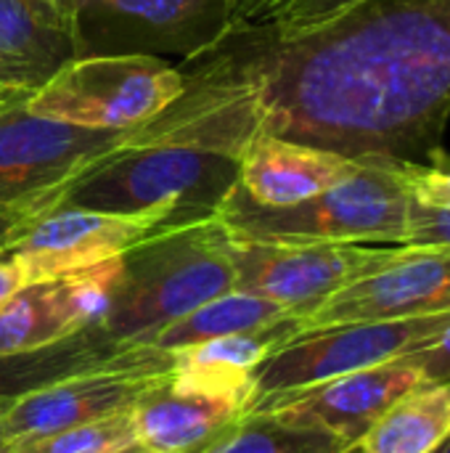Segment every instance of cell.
<instances>
[{
  "instance_id": "33",
  "label": "cell",
  "mask_w": 450,
  "mask_h": 453,
  "mask_svg": "<svg viewBox=\"0 0 450 453\" xmlns=\"http://www.w3.org/2000/svg\"><path fill=\"white\" fill-rule=\"evenodd\" d=\"M117 453H151L149 449H143L141 443L138 446H133V449H125V451H117Z\"/></svg>"
},
{
  "instance_id": "1",
  "label": "cell",
  "mask_w": 450,
  "mask_h": 453,
  "mask_svg": "<svg viewBox=\"0 0 450 453\" xmlns=\"http://www.w3.org/2000/svg\"><path fill=\"white\" fill-rule=\"evenodd\" d=\"M183 96L135 146H194L236 159L276 135L350 159L427 162L450 117V0H366L300 35L236 24L183 61Z\"/></svg>"
},
{
  "instance_id": "17",
  "label": "cell",
  "mask_w": 450,
  "mask_h": 453,
  "mask_svg": "<svg viewBox=\"0 0 450 453\" xmlns=\"http://www.w3.org/2000/svg\"><path fill=\"white\" fill-rule=\"evenodd\" d=\"M247 411L228 398L175 388L170 377L146 390L130 409L135 438L151 453H202Z\"/></svg>"
},
{
  "instance_id": "16",
  "label": "cell",
  "mask_w": 450,
  "mask_h": 453,
  "mask_svg": "<svg viewBox=\"0 0 450 453\" xmlns=\"http://www.w3.org/2000/svg\"><path fill=\"white\" fill-rule=\"evenodd\" d=\"M77 58L69 0H0V72L21 90L40 88Z\"/></svg>"
},
{
  "instance_id": "5",
  "label": "cell",
  "mask_w": 450,
  "mask_h": 453,
  "mask_svg": "<svg viewBox=\"0 0 450 453\" xmlns=\"http://www.w3.org/2000/svg\"><path fill=\"white\" fill-rule=\"evenodd\" d=\"M186 90L180 66L156 56H80L34 88L32 114L85 127L135 130L156 119Z\"/></svg>"
},
{
  "instance_id": "18",
  "label": "cell",
  "mask_w": 450,
  "mask_h": 453,
  "mask_svg": "<svg viewBox=\"0 0 450 453\" xmlns=\"http://www.w3.org/2000/svg\"><path fill=\"white\" fill-rule=\"evenodd\" d=\"M300 329H302V319L292 316L265 329L239 332L217 340H207L194 348H183L175 353L170 382L183 390L228 398L252 409L255 369Z\"/></svg>"
},
{
  "instance_id": "19",
  "label": "cell",
  "mask_w": 450,
  "mask_h": 453,
  "mask_svg": "<svg viewBox=\"0 0 450 453\" xmlns=\"http://www.w3.org/2000/svg\"><path fill=\"white\" fill-rule=\"evenodd\" d=\"M130 348L133 345L114 342L98 324H93L42 348L0 353V406H8L61 380L109 366Z\"/></svg>"
},
{
  "instance_id": "20",
  "label": "cell",
  "mask_w": 450,
  "mask_h": 453,
  "mask_svg": "<svg viewBox=\"0 0 450 453\" xmlns=\"http://www.w3.org/2000/svg\"><path fill=\"white\" fill-rule=\"evenodd\" d=\"M450 435V385H419L395 401L355 453H430Z\"/></svg>"
},
{
  "instance_id": "7",
  "label": "cell",
  "mask_w": 450,
  "mask_h": 453,
  "mask_svg": "<svg viewBox=\"0 0 450 453\" xmlns=\"http://www.w3.org/2000/svg\"><path fill=\"white\" fill-rule=\"evenodd\" d=\"M448 324L450 313H438L400 321H358L300 329L255 369L252 406L273 395L297 393L416 353L435 342Z\"/></svg>"
},
{
  "instance_id": "9",
  "label": "cell",
  "mask_w": 450,
  "mask_h": 453,
  "mask_svg": "<svg viewBox=\"0 0 450 453\" xmlns=\"http://www.w3.org/2000/svg\"><path fill=\"white\" fill-rule=\"evenodd\" d=\"M398 244L257 242L233 236V289L271 300L305 319L350 281L377 271Z\"/></svg>"
},
{
  "instance_id": "35",
  "label": "cell",
  "mask_w": 450,
  "mask_h": 453,
  "mask_svg": "<svg viewBox=\"0 0 450 453\" xmlns=\"http://www.w3.org/2000/svg\"><path fill=\"white\" fill-rule=\"evenodd\" d=\"M13 98H16V96H13ZM5 101H11V98H0V106H3V104H5Z\"/></svg>"
},
{
  "instance_id": "36",
  "label": "cell",
  "mask_w": 450,
  "mask_h": 453,
  "mask_svg": "<svg viewBox=\"0 0 450 453\" xmlns=\"http://www.w3.org/2000/svg\"><path fill=\"white\" fill-rule=\"evenodd\" d=\"M0 453H3V449H0Z\"/></svg>"
},
{
  "instance_id": "8",
  "label": "cell",
  "mask_w": 450,
  "mask_h": 453,
  "mask_svg": "<svg viewBox=\"0 0 450 453\" xmlns=\"http://www.w3.org/2000/svg\"><path fill=\"white\" fill-rule=\"evenodd\" d=\"M80 56H175L191 61L231 29L233 0H69Z\"/></svg>"
},
{
  "instance_id": "10",
  "label": "cell",
  "mask_w": 450,
  "mask_h": 453,
  "mask_svg": "<svg viewBox=\"0 0 450 453\" xmlns=\"http://www.w3.org/2000/svg\"><path fill=\"white\" fill-rule=\"evenodd\" d=\"M172 364L175 353L156 350L151 345H133L109 366L29 393L8 403L3 411V443L69 430L130 411L146 390L172 374Z\"/></svg>"
},
{
  "instance_id": "27",
  "label": "cell",
  "mask_w": 450,
  "mask_h": 453,
  "mask_svg": "<svg viewBox=\"0 0 450 453\" xmlns=\"http://www.w3.org/2000/svg\"><path fill=\"white\" fill-rule=\"evenodd\" d=\"M408 361L422 372L424 385H450V324L435 342L408 353Z\"/></svg>"
},
{
  "instance_id": "30",
  "label": "cell",
  "mask_w": 450,
  "mask_h": 453,
  "mask_svg": "<svg viewBox=\"0 0 450 453\" xmlns=\"http://www.w3.org/2000/svg\"><path fill=\"white\" fill-rule=\"evenodd\" d=\"M268 0H233V5H236V16H233V24H239V21H244V19H249L260 5H265Z\"/></svg>"
},
{
  "instance_id": "22",
  "label": "cell",
  "mask_w": 450,
  "mask_h": 453,
  "mask_svg": "<svg viewBox=\"0 0 450 453\" xmlns=\"http://www.w3.org/2000/svg\"><path fill=\"white\" fill-rule=\"evenodd\" d=\"M358 449L316 427L289 425L268 411H247L202 453H355Z\"/></svg>"
},
{
  "instance_id": "21",
  "label": "cell",
  "mask_w": 450,
  "mask_h": 453,
  "mask_svg": "<svg viewBox=\"0 0 450 453\" xmlns=\"http://www.w3.org/2000/svg\"><path fill=\"white\" fill-rule=\"evenodd\" d=\"M284 319H292V313L286 308H281L271 300L231 289V292L194 308L183 319L167 324L162 332H156L149 340V345L156 350L178 353L183 348H194L207 340L252 332V329H265Z\"/></svg>"
},
{
  "instance_id": "25",
  "label": "cell",
  "mask_w": 450,
  "mask_h": 453,
  "mask_svg": "<svg viewBox=\"0 0 450 453\" xmlns=\"http://www.w3.org/2000/svg\"><path fill=\"white\" fill-rule=\"evenodd\" d=\"M398 173L411 196L450 207V157L440 149L427 162H398Z\"/></svg>"
},
{
  "instance_id": "23",
  "label": "cell",
  "mask_w": 450,
  "mask_h": 453,
  "mask_svg": "<svg viewBox=\"0 0 450 453\" xmlns=\"http://www.w3.org/2000/svg\"><path fill=\"white\" fill-rule=\"evenodd\" d=\"M133 446H138L133 414L122 411L90 425L5 443L3 453H117Z\"/></svg>"
},
{
  "instance_id": "28",
  "label": "cell",
  "mask_w": 450,
  "mask_h": 453,
  "mask_svg": "<svg viewBox=\"0 0 450 453\" xmlns=\"http://www.w3.org/2000/svg\"><path fill=\"white\" fill-rule=\"evenodd\" d=\"M21 287H27L24 268H21L16 252L5 244V247H0V305L8 303Z\"/></svg>"
},
{
  "instance_id": "2",
  "label": "cell",
  "mask_w": 450,
  "mask_h": 453,
  "mask_svg": "<svg viewBox=\"0 0 450 453\" xmlns=\"http://www.w3.org/2000/svg\"><path fill=\"white\" fill-rule=\"evenodd\" d=\"M233 234L220 212L172 223L130 247L98 326L122 345H149L167 324L233 289Z\"/></svg>"
},
{
  "instance_id": "12",
  "label": "cell",
  "mask_w": 450,
  "mask_h": 453,
  "mask_svg": "<svg viewBox=\"0 0 450 453\" xmlns=\"http://www.w3.org/2000/svg\"><path fill=\"white\" fill-rule=\"evenodd\" d=\"M450 313V250L398 247L377 271L350 281L302 319V329Z\"/></svg>"
},
{
  "instance_id": "24",
  "label": "cell",
  "mask_w": 450,
  "mask_h": 453,
  "mask_svg": "<svg viewBox=\"0 0 450 453\" xmlns=\"http://www.w3.org/2000/svg\"><path fill=\"white\" fill-rule=\"evenodd\" d=\"M363 3L366 0H268L249 19H244L239 24H263L271 32L286 37V35H300V32L316 29Z\"/></svg>"
},
{
  "instance_id": "15",
  "label": "cell",
  "mask_w": 450,
  "mask_h": 453,
  "mask_svg": "<svg viewBox=\"0 0 450 453\" xmlns=\"http://www.w3.org/2000/svg\"><path fill=\"white\" fill-rule=\"evenodd\" d=\"M236 165L239 188L249 202L292 207L350 178L361 159L276 135H255L236 154Z\"/></svg>"
},
{
  "instance_id": "14",
  "label": "cell",
  "mask_w": 450,
  "mask_h": 453,
  "mask_svg": "<svg viewBox=\"0 0 450 453\" xmlns=\"http://www.w3.org/2000/svg\"><path fill=\"white\" fill-rule=\"evenodd\" d=\"M119 257L61 279L21 287L0 305V353L42 348L98 324L122 271Z\"/></svg>"
},
{
  "instance_id": "32",
  "label": "cell",
  "mask_w": 450,
  "mask_h": 453,
  "mask_svg": "<svg viewBox=\"0 0 450 453\" xmlns=\"http://www.w3.org/2000/svg\"><path fill=\"white\" fill-rule=\"evenodd\" d=\"M430 453H450V435L443 441V443H440V446H438V449H435V451H430Z\"/></svg>"
},
{
  "instance_id": "31",
  "label": "cell",
  "mask_w": 450,
  "mask_h": 453,
  "mask_svg": "<svg viewBox=\"0 0 450 453\" xmlns=\"http://www.w3.org/2000/svg\"><path fill=\"white\" fill-rule=\"evenodd\" d=\"M21 93H29V90H21V88H16L3 72H0V98H13V96H21Z\"/></svg>"
},
{
  "instance_id": "3",
  "label": "cell",
  "mask_w": 450,
  "mask_h": 453,
  "mask_svg": "<svg viewBox=\"0 0 450 453\" xmlns=\"http://www.w3.org/2000/svg\"><path fill=\"white\" fill-rule=\"evenodd\" d=\"M236 188L239 165L228 154L194 146H127L80 175L61 204L191 223L220 212Z\"/></svg>"
},
{
  "instance_id": "29",
  "label": "cell",
  "mask_w": 450,
  "mask_h": 453,
  "mask_svg": "<svg viewBox=\"0 0 450 453\" xmlns=\"http://www.w3.org/2000/svg\"><path fill=\"white\" fill-rule=\"evenodd\" d=\"M32 218L24 215V212H13V210H0V247L11 244L13 236L19 234V228L24 223H29Z\"/></svg>"
},
{
  "instance_id": "13",
  "label": "cell",
  "mask_w": 450,
  "mask_h": 453,
  "mask_svg": "<svg viewBox=\"0 0 450 453\" xmlns=\"http://www.w3.org/2000/svg\"><path fill=\"white\" fill-rule=\"evenodd\" d=\"M419 385L422 372L403 356L297 393L265 398L249 411H268L289 425L324 430L358 449L377 419Z\"/></svg>"
},
{
  "instance_id": "26",
  "label": "cell",
  "mask_w": 450,
  "mask_h": 453,
  "mask_svg": "<svg viewBox=\"0 0 450 453\" xmlns=\"http://www.w3.org/2000/svg\"><path fill=\"white\" fill-rule=\"evenodd\" d=\"M403 247H446L450 250V207L411 196Z\"/></svg>"
},
{
  "instance_id": "4",
  "label": "cell",
  "mask_w": 450,
  "mask_h": 453,
  "mask_svg": "<svg viewBox=\"0 0 450 453\" xmlns=\"http://www.w3.org/2000/svg\"><path fill=\"white\" fill-rule=\"evenodd\" d=\"M408 204L398 159L366 157L350 178L292 207H260L236 188L220 218L239 239L403 247Z\"/></svg>"
},
{
  "instance_id": "11",
  "label": "cell",
  "mask_w": 450,
  "mask_h": 453,
  "mask_svg": "<svg viewBox=\"0 0 450 453\" xmlns=\"http://www.w3.org/2000/svg\"><path fill=\"white\" fill-rule=\"evenodd\" d=\"M164 226L172 220L61 204L24 223L8 247L16 252L27 284H37L119 257Z\"/></svg>"
},
{
  "instance_id": "34",
  "label": "cell",
  "mask_w": 450,
  "mask_h": 453,
  "mask_svg": "<svg viewBox=\"0 0 450 453\" xmlns=\"http://www.w3.org/2000/svg\"><path fill=\"white\" fill-rule=\"evenodd\" d=\"M8 406H0V419H3V411H5ZM5 443H3V425H0V449H3Z\"/></svg>"
},
{
  "instance_id": "6",
  "label": "cell",
  "mask_w": 450,
  "mask_h": 453,
  "mask_svg": "<svg viewBox=\"0 0 450 453\" xmlns=\"http://www.w3.org/2000/svg\"><path fill=\"white\" fill-rule=\"evenodd\" d=\"M29 93L0 106V210L37 218L58 207L80 175L133 146L135 130H85L37 117L24 104Z\"/></svg>"
}]
</instances>
